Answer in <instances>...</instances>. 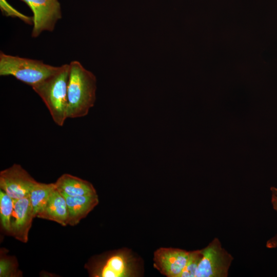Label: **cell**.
I'll list each match as a JSON object with an SVG mask.
<instances>
[{"instance_id": "1", "label": "cell", "mask_w": 277, "mask_h": 277, "mask_svg": "<svg viewBox=\"0 0 277 277\" xmlns=\"http://www.w3.org/2000/svg\"><path fill=\"white\" fill-rule=\"evenodd\" d=\"M67 86V118H80L88 114L96 100V78L77 61L69 64Z\"/></svg>"}, {"instance_id": "2", "label": "cell", "mask_w": 277, "mask_h": 277, "mask_svg": "<svg viewBox=\"0 0 277 277\" xmlns=\"http://www.w3.org/2000/svg\"><path fill=\"white\" fill-rule=\"evenodd\" d=\"M69 74V65L60 66L53 74L32 89L42 98L54 122L63 126L67 119V86Z\"/></svg>"}, {"instance_id": "3", "label": "cell", "mask_w": 277, "mask_h": 277, "mask_svg": "<svg viewBox=\"0 0 277 277\" xmlns=\"http://www.w3.org/2000/svg\"><path fill=\"white\" fill-rule=\"evenodd\" d=\"M60 68L42 61L0 52V75L13 76L32 88L55 73Z\"/></svg>"}, {"instance_id": "4", "label": "cell", "mask_w": 277, "mask_h": 277, "mask_svg": "<svg viewBox=\"0 0 277 277\" xmlns=\"http://www.w3.org/2000/svg\"><path fill=\"white\" fill-rule=\"evenodd\" d=\"M93 277H133L139 275L137 260L127 248L96 256L86 265Z\"/></svg>"}, {"instance_id": "5", "label": "cell", "mask_w": 277, "mask_h": 277, "mask_svg": "<svg viewBox=\"0 0 277 277\" xmlns=\"http://www.w3.org/2000/svg\"><path fill=\"white\" fill-rule=\"evenodd\" d=\"M203 256L195 277H227L233 257L222 247L218 238H214L201 249Z\"/></svg>"}, {"instance_id": "6", "label": "cell", "mask_w": 277, "mask_h": 277, "mask_svg": "<svg viewBox=\"0 0 277 277\" xmlns=\"http://www.w3.org/2000/svg\"><path fill=\"white\" fill-rule=\"evenodd\" d=\"M25 3L33 13V37L44 31H53L57 22L62 18L61 5L58 0H20Z\"/></svg>"}, {"instance_id": "7", "label": "cell", "mask_w": 277, "mask_h": 277, "mask_svg": "<svg viewBox=\"0 0 277 277\" xmlns=\"http://www.w3.org/2000/svg\"><path fill=\"white\" fill-rule=\"evenodd\" d=\"M36 182L19 164H14L0 172V188L14 200L29 195Z\"/></svg>"}, {"instance_id": "8", "label": "cell", "mask_w": 277, "mask_h": 277, "mask_svg": "<svg viewBox=\"0 0 277 277\" xmlns=\"http://www.w3.org/2000/svg\"><path fill=\"white\" fill-rule=\"evenodd\" d=\"M190 251L174 248H160L154 253V266L168 277H180Z\"/></svg>"}, {"instance_id": "9", "label": "cell", "mask_w": 277, "mask_h": 277, "mask_svg": "<svg viewBox=\"0 0 277 277\" xmlns=\"http://www.w3.org/2000/svg\"><path fill=\"white\" fill-rule=\"evenodd\" d=\"M34 218L29 195L14 200L10 235L21 242L27 243Z\"/></svg>"}, {"instance_id": "10", "label": "cell", "mask_w": 277, "mask_h": 277, "mask_svg": "<svg viewBox=\"0 0 277 277\" xmlns=\"http://www.w3.org/2000/svg\"><path fill=\"white\" fill-rule=\"evenodd\" d=\"M65 197L68 212L67 225L74 226L85 218L98 203L97 194Z\"/></svg>"}, {"instance_id": "11", "label": "cell", "mask_w": 277, "mask_h": 277, "mask_svg": "<svg viewBox=\"0 0 277 277\" xmlns=\"http://www.w3.org/2000/svg\"><path fill=\"white\" fill-rule=\"evenodd\" d=\"M54 184L57 190L63 195L75 196L97 194L90 182L68 173L62 174Z\"/></svg>"}, {"instance_id": "12", "label": "cell", "mask_w": 277, "mask_h": 277, "mask_svg": "<svg viewBox=\"0 0 277 277\" xmlns=\"http://www.w3.org/2000/svg\"><path fill=\"white\" fill-rule=\"evenodd\" d=\"M68 208L65 196L56 188L52 192L45 207L36 217L55 222L66 226L68 221Z\"/></svg>"}, {"instance_id": "13", "label": "cell", "mask_w": 277, "mask_h": 277, "mask_svg": "<svg viewBox=\"0 0 277 277\" xmlns=\"http://www.w3.org/2000/svg\"><path fill=\"white\" fill-rule=\"evenodd\" d=\"M55 188L54 183L46 184L38 182L32 186L29 197L35 217L44 209Z\"/></svg>"}, {"instance_id": "14", "label": "cell", "mask_w": 277, "mask_h": 277, "mask_svg": "<svg viewBox=\"0 0 277 277\" xmlns=\"http://www.w3.org/2000/svg\"><path fill=\"white\" fill-rule=\"evenodd\" d=\"M14 209V199L0 189V219L1 225L7 234L11 230V222Z\"/></svg>"}, {"instance_id": "15", "label": "cell", "mask_w": 277, "mask_h": 277, "mask_svg": "<svg viewBox=\"0 0 277 277\" xmlns=\"http://www.w3.org/2000/svg\"><path fill=\"white\" fill-rule=\"evenodd\" d=\"M18 264L14 257L2 254L0 258V276H19Z\"/></svg>"}, {"instance_id": "16", "label": "cell", "mask_w": 277, "mask_h": 277, "mask_svg": "<svg viewBox=\"0 0 277 277\" xmlns=\"http://www.w3.org/2000/svg\"><path fill=\"white\" fill-rule=\"evenodd\" d=\"M202 256L201 249L190 251L188 259L180 277H195L196 269Z\"/></svg>"}, {"instance_id": "17", "label": "cell", "mask_w": 277, "mask_h": 277, "mask_svg": "<svg viewBox=\"0 0 277 277\" xmlns=\"http://www.w3.org/2000/svg\"><path fill=\"white\" fill-rule=\"evenodd\" d=\"M0 8L2 13L7 16L17 17L27 24L33 25V16L22 14L10 5L6 0H0Z\"/></svg>"}, {"instance_id": "18", "label": "cell", "mask_w": 277, "mask_h": 277, "mask_svg": "<svg viewBox=\"0 0 277 277\" xmlns=\"http://www.w3.org/2000/svg\"><path fill=\"white\" fill-rule=\"evenodd\" d=\"M266 247L269 248H277V233L267 241Z\"/></svg>"}, {"instance_id": "19", "label": "cell", "mask_w": 277, "mask_h": 277, "mask_svg": "<svg viewBox=\"0 0 277 277\" xmlns=\"http://www.w3.org/2000/svg\"><path fill=\"white\" fill-rule=\"evenodd\" d=\"M271 204L273 208L277 212V196L272 195L271 197Z\"/></svg>"}, {"instance_id": "20", "label": "cell", "mask_w": 277, "mask_h": 277, "mask_svg": "<svg viewBox=\"0 0 277 277\" xmlns=\"http://www.w3.org/2000/svg\"><path fill=\"white\" fill-rule=\"evenodd\" d=\"M270 190L272 192V195L277 196V188L274 187H271L270 188Z\"/></svg>"}]
</instances>
